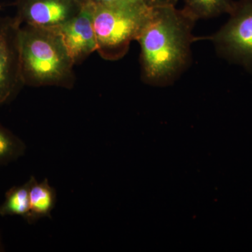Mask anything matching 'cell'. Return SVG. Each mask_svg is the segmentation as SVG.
Masks as SVG:
<instances>
[{"mask_svg":"<svg viewBox=\"0 0 252 252\" xmlns=\"http://www.w3.org/2000/svg\"><path fill=\"white\" fill-rule=\"evenodd\" d=\"M155 7L94 5V26L99 56L107 61L124 57Z\"/></svg>","mask_w":252,"mask_h":252,"instance_id":"obj_3","label":"cell"},{"mask_svg":"<svg viewBox=\"0 0 252 252\" xmlns=\"http://www.w3.org/2000/svg\"><path fill=\"white\" fill-rule=\"evenodd\" d=\"M228 21L208 37L223 57L252 69V0H239Z\"/></svg>","mask_w":252,"mask_h":252,"instance_id":"obj_4","label":"cell"},{"mask_svg":"<svg viewBox=\"0 0 252 252\" xmlns=\"http://www.w3.org/2000/svg\"><path fill=\"white\" fill-rule=\"evenodd\" d=\"M195 23L175 5L154 8L136 40L140 46L141 76L146 84L168 85L185 72L191 59Z\"/></svg>","mask_w":252,"mask_h":252,"instance_id":"obj_1","label":"cell"},{"mask_svg":"<svg viewBox=\"0 0 252 252\" xmlns=\"http://www.w3.org/2000/svg\"><path fill=\"white\" fill-rule=\"evenodd\" d=\"M30 186L28 180L24 185L15 186L6 192L4 201L0 205V216H21L26 220L30 212Z\"/></svg>","mask_w":252,"mask_h":252,"instance_id":"obj_10","label":"cell"},{"mask_svg":"<svg viewBox=\"0 0 252 252\" xmlns=\"http://www.w3.org/2000/svg\"><path fill=\"white\" fill-rule=\"evenodd\" d=\"M170 4L176 5V3H177V0H167Z\"/></svg>","mask_w":252,"mask_h":252,"instance_id":"obj_14","label":"cell"},{"mask_svg":"<svg viewBox=\"0 0 252 252\" xmlns=\"http://www.w3.org/2000/svg\"><path fill=\"white\" fill-rule=\"evenodd\" d=\"M4 251V247H3L2 241H1V235H0V252Z\"/></svg>","mask_w":252,"mask_h":252,"instance_id":"obj_13","label":"cell"},{"mask_svg":"<svg viewBox=\"0 0 252 252\" xmlns=\"http://www.w3.org/2000/svg\"><path fill=\"white\" fill-rule=\"evenodd\" d=\"M30 212L26 218L29 223L44 217H51L56 203V190L45 179L39 183L34 176L30 178Z\"/></svg>","mask_w":252,"mask_h":252,"instance_id":"obj_8","label":"cell"},{"mask_svg":"<svg viewBox=\"0 0 252 252\" xmlns=\"http://www.w3.org/2000/svg\"><path fill=\"white\" fill-rule=\"evenodd\" d=\"M20 47L25 86L72 89L75 64L58 29L23 25Z\"/></svg>","mask_w":252,"mask_h":252,"instance_id":"obj_2","label":"cell"},{"mask_svg":"<svg viewBox=\"0 0 252 252\" xmlns=\"http://www.w3.org/2000/svg\"><path fill=\"white\" fill-rule=\"evenodd\" d=\"M94 9L92 3H84L79 14L58 29L75 64H80L97 51Z\"/></svg>","mask_w":252,"mask_h":252,"instance_id":"obj_7","label":"cell"},{"mask_svg":"<svg viewBox=\"0 0 252 252\" xmlns=\"http://www.w3.org/2000/svg\"><path fill=\"white\" fill-rule=\"evenodd\" d=\"M21 26L15 16H0V107L12 102L25 86L20 47Z\"/></svg>","mask_w":252,"mask_h":252,"instance_id":"obj_5","label":"cell"},{"mask_svg":"<svg viewBox=\"0 0 252 252\" xmlns=\"http://www.w3.org/2000/svg\"><path fill=\"white\" fill-rule=\"evenodd\" d=\"M15 17L21 25L59 29L82 9L81 0H16Z\"/></svg>","mask_w":252,"mask_h":252,"instance_id":"obj_6","label":"cell"},{"mask_svg":"<svg viewBox=\"0 0 252 252\" xmlns=\"http://www.w3.org/2000/svg\"><path fill=\"white\" fill-rule=\"evenodd\" d=\"M26 151L25 142L0 123V166L16 161Z\"/></svg>","mask_w":252,"mask_h":252,"instance_id":"obj_11","label":"cell"},{"mask_svg":"<svg viewBox=\"0 0 252 252\" xmlns=\"http://www.w3.org/2000/svg\"><path fill=\"white\" fill-rule=\"evenodd\" d=\"M182 11L196 22L198 20L229 14L233 0H183Z\"/></svg>","mask_w":252,"mask_h":252,"instance_id":"obj_9","label":"cell"},{"mask_svg":"<svg viewBox=\"0 0 252 252\" xmlns=\"http://www.w3.org/2000/svg\"><path fill=\"white\" fill-rule=\"evenodd\" d=\"M81 1L83 4L89 2L94 5H137L149 7L170 4L167 0H81Z\"/></svg>","mask_w":252,"mask_h":252,"instance_id":"obj_12","label":"cell"}]
</instances>
